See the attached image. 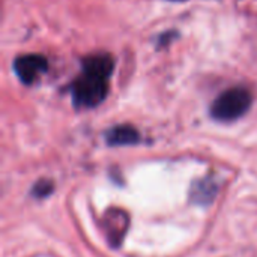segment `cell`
Returning <instances> with one entry per match:
<instances>
[{
	"label": "cell",
	"instance_id": "3",
	"mask_svg": "<svg viewBox=\"0 0 257 257\" xmlns=\"http://www.w3.org/2000/svg\"><path fill=\"white\" fill-rule=\"evenodd\" d=\"M12 69L23 84L32 86L48 72V59L36 53L21 54L14 60Z\"/></svg>",
	"mask_w": 257,
	"mask_h": 257
},
{
	"label": "cell",
	"instance_id": "2",
	"mask_svg": "<svg viewBox=\"0 0 257 257\" xmlns=\"http://www.w3.org/2000/svg\"><path fill=\"white\" fill-rule=\"evenodd\" d=\"M253 104L251 92L244 86H233L221 92L211 104L209 113L218 122H233L248 113Z\"/></svg>",
	"mask_w": 257,
	"mask_h": 257
},
{
	"label": "cell",
	"instance_id": "1",
	"mask_svg": "<svg viewBox=\"0 0 257 257\" xmlns=\"http://www.w3.org/2000/svg\"><path fill=\"white\" fill-rule=\"evenodd\" d=\"M114 72V57L107 51H96L81 59L80 74L71 86L72 102L77 108H95L105 101Z\"/></svg>",
	"mask_w": 257,
	"mask_h": 257
},
{
	"label": "cell",
	"instance_id": "6",
	"mask_svg": "<svg viewBox=\"0 0 257 257\" xmlns=\"http://www.w3.org/2000/svg\"><path fill=\"white\" fill-rule=\"evenodd\" d=\"M54 190V184L53 181H48V179H41L38 181L33 188H32V196L36 197V199H45L48 197Z\"/></svg>",
	"mask_w": 257,
	"mask_h": 257
},
{
	"label": "cell",
	"instance_id": "7",
	"mask_svg": "<svg viewBox=\"0 0 257 257\" xmlns=\"http://www.w3.org/2000/svg\"><path fill=\"white\" fill-rule=\"evenodd\" d=\"M176 36H178L176 32H173V33H164V35H161V38H160V44H161V45H166L167 42L170 44V41L175 39Z\"/></svg>",
	"mask_w": 257,
	"mask_h": 257
},
{
	"label": "cell",
	"instance_id": "8",
	"mask_svg": "<svg viewBox=\"0 0 257 257\" xmlns=\"http://www.w3.org/2000/svg\"><path fill=\"white\" fill-rule=\"evenodd\" d=\"M169 2H187V0H169Z\"/></svg>",
	"mask_w": 257,
	"mask_h": 257
},
{
	"label": "cell",
	"instance_id": "4",
	"mask_svg": "<svg viewBox=\"0 0 257 257\" xmlns=\"http://www.w3.org/2000/svg\"><path fill=\"white\" fill-rule=\"evenodd\" d=\"M142 137L140 133L137 131V128H134L133 125L123 123V125H116L113 128H110L105 133V142L108 146H134L137 143H140Z\"/></svg>",
	"mask_w": 257,
	"mask_h": 257
},
{
	"label": "cell",
	"instance_id": "5",
	"mask_svg": "<svg viewBox=\"0 0 257 257\" xmlns=\"http://www.w3.org/2000/svg\"><path fill=\"white\" fill-rule=\"evenodd\" d=\"M217 191H218L217 184L212 179L206 178V179L196 181L191 185L190 197H191V202H194L197 205H208L215 199Z\"/></svg>",
	"mask_w": 257,
	"mask_h": 257
}]
</instances>
